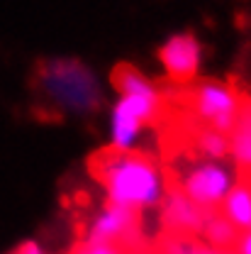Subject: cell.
Returning a JSON list of instances; mask_svg holds the SVG:
<instances>
[{
	"mask_svg": "<svg viewBox=\"0 0 251 254\" xmlns=\"http://www.w3.org/2000/svg\"><path fill=\"white\" fill-rule=\"evenodd\" d=\"M88 169L105 186L107 200L129 210H147L163 200L168 181L156 159L137 152H117L112 147L91 157Z\"/></svg>",
	"mask_w": 251,
	"mask_h": 254,
	"instance_id": "1",
	"label": "cell"
},
{
	"mask_svg": "<svg viewBox=\"0 0 251 254\" xmlns=\"http://www.w3.org/2000/svg\"><path fill=\"white\" fill-rule=\"evenodd\" d=\"M32 91L44 110L59 118H91L102 105L100 81L88 64L71 57H49L32 71Z\"/></svg>",
	"mask_w": 251,
	"mask_h": 254,
	"instance_id": "2",
	"label": "cell"
},
{
	"mask_svg": "<svg viewBox=\"0 0 251 254\" xmlns=\"http://www.w3.org/2000/svg\"><path fill=\"white\" fill-rule=\"evenodd\" d=\"M239 105H242V93H237L229 83L215 78L195 83L188 93V108L193 110V118L224 134H229L237 123Z\"/></svg>",
	"mask_w": 251,
	"mask_h": 254,
	"instance_id": "3",
	"label": "cell"
},
{
	"mask_svg": "<svg viewBox=\"0 0 251 254\" xmlns=\"http://www.w3.org/2000/svg\"><path fill=\"white\" fill-rule=\"evenodd\" d=\"M234 184H237L234 171L227 164H222L217 159H200V161H193L183 171L176 186L207 213H217V208L224 203L227 193L232 190Z\"/></svg>",
	"mask_w": 251,
	"mask_h": 254,
	"instance_id": "4",
	"label": "cell"
},
{
	"mask_svg": "<svg viewBox=\"0 0 251 254\" xmlns=\"http://www.w3.org/2000/svg\"><path fill=\"white\" fill-rule=\"evenodd\" d=\"M158 115H161V95H122L112 108L110 147L117 152H134L142 129L156 123Z\"/></svg>",
	"mask_w": 251,
	"mask_h": 254,
	"instance_id": "5",
	"label": "cell"
},
{
	"mask_svg": "<svg viewBox=\"0 0 251 254\" xmlns=\"http://www.w3.org/2000/svg\"><path fill=\"white\" fill-rule=\"evenodd\" d=\"M86 240L88 242H102V245H117L127 252H134L144 245V230H142L139 213L122 208V205L107 203L91 220Z\"/></svg>",
	"mask_w": 251,
	"mask_h": 254,
	"instance_id": "6",
	"label": "cell"
},
{
	"mask_svg": "<svg viewBox=\"0 0 251 254\" xmlns=\"http://www.w3.org/2000/svg\"><path fill=\"white\" fill-rule=\"evenodd\" d=\"M210 213L193 203L176 184L168 186L163 200H161V225L166 235H178V237H198L205 230V222Z\"/></svg>",
	"mask_w": 251,
	"mask_h": 254,
	"instance_id": "7",
	"label": "cell"
},
{
	"mask_svg": "<svg viewBox=\"0 0 251 254\" xmlns=\"http://www.w3.org/2000/svg\"><path fill=\"white\" fill-rule=\"evenodd\" d=\"M200 54H202L200 42L190 32L173 34L158 49V59L163 64L168 78L176 83H188L195 78V73L200 68Z\"/></svg>",
	"mask_w": 251,
	"mask_h": 254,
	"instance_id": "8",
	"label": "cell"
},
{
	"mask_svg": "<svg viewBox=\"0 0 251 254\" xmlns=\"http://www.w3.org/2000/svg\"><path fill=\"white\" fill-rule=\"evenodd\" d=\"M222 215L239 232L251 230V176H239L222 203Z\"/></svg>",
	"mask_w": 251,
	"mask_h": 254,
	"instance_id": "9",
	"label": "cell"
},
{
	"mask_svg": "<svg viewBox=\"0 0 251 254\" xmlns=\"http://www.w3.org/2000/svg\"><path fill=\"white\" fill-rule=\"evenodd\" d=\"M229 152L234 154L244 176H251V100L242 95L237 123L229 132Z\"/></svg>",
	"mask_w": 251,
	"mask_h": 254,
	"instance_id": "10",
	"label": "cell"
},
{
	"mask_svg": "<svg viewBox=\"0 0 251 254\" xmlns=\"http://www.w3.org/2000/svg\"><path fill=\"white\" fill-rule=\"evenodd\" d=\"M190 144L193 149L200 154L202 159H222L229 154V134H224L220 129H212V127H193L190 129Z\"/></svg>",
	"mask_w": 251,
	"mask_h": 254,
	"instance_id": "11",
	"label": "cell"
},
{
	"mask_svg": "<svg viewBox=\"0 0 251 254\" xmlns=\"http://www.w3.org/2000/svg\"><path fill=\"white\" fill-rule=\"evenodd\" d=\"M112 86L120 95H158V88L132 64H117L112 68Z\"/></svg>",
	"mask_w": 251,
	"mask_h": 254,
	"instance_id": "12",
	"label": "cell"
},
{
	"mask_svg": "<svg viewBox=\"0 0 251 254\" xmlns=\"http://www.w3.org/2000/svg\"><path fill=\"white\" fill-rule=\"evenodd\" d=\"M202 237L215 250H237L242 232L227 220L222 213H210V218L205 222V230H202Z\"/></svg>",
	"mask_w": 251,
	"mask_h": 254,
	"instance_id": "13",
	"label": "cell"
},
{
	"mask_svg": "<svg viewBox=\"0 0 251 254\" xmlns=\"http://www.w3.org/2000/svg\"><path fill=\"white\" fill-rule=\"evenodd\" d=\"M71 254H129V252L122 250V247H117V245H102V242H88V240H83V242H78L73 247Z\"/></svg>",
	"mask_w": 251,
	"mask_h": 254,
	"instance_id": "14",
	"label": "cell"
},
{
	"mask_svg": "<svg viewBox=\"0 0 251 254\" xmlns=\"http://www.w3.org/2000/svg\"><path fill=\"white\" fill-rule=\"evenodd\" d=\"M237 254H251V230L249 232H242V237H239V245H237Z\"/></svg>",
	"mask_w": 251,
	"mask_h": 254,
	"instance_id": "15",
	"label": "cell"
},
{
	"mask_svg": "<svg viewBox=\"0 0 251 254\" xmlns=\"http://www.w3.org/2000/svg\"><path fill=\"white\" fill-rule=\"evenodd\" d=\"M12 254H47V252H44L37 242H25V245H20Z\"/></svg>",
	"mask_w": 251,
	"mask_h": 254,
	"instance_id": "16",
	"label": "cell"
},
{
	"mask_svg": "<svg viewBox=\"0 0 251 254\" xmlns=\"http://www.w3.org/2000/svg\"><path fill=\"white\" fill-rule=\"evenodd\" d=\"M193 254H220V250H215V247H210V245H198V242H195Z\"/></svg>",
	"mask_w": 251,
	"mask_h": 254,
	"instance_id": "17",
	"label": "cell"
}]
</instances>
